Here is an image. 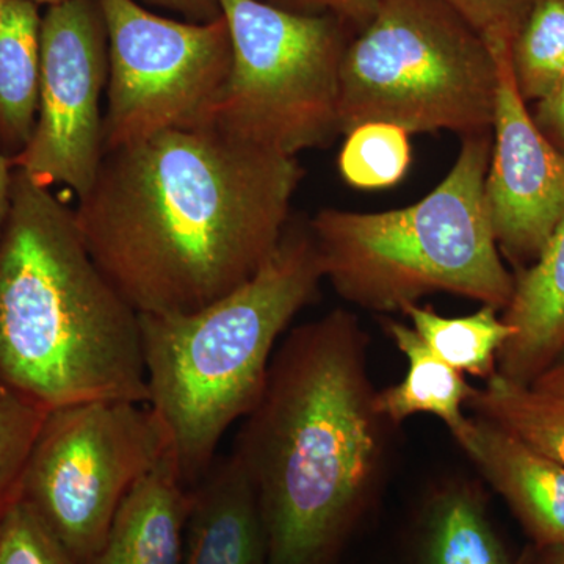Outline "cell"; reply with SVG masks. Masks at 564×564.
<instances>
[{"label":"cell","instance_id":"cell-4","mask_svg":"<svg viewBox=\"0 0 564 564\" xmlns=\"http://www.w3.org/2000/svg\"><path fill=\"white\" fill-rule=\"evenodd\" d=\"M322 280L310 221L292 217L272 258L236 291L191 314H140L147 406L188 488L217 459L223 434L258 404L278 340Z\"/></svg>","mask_w":564,"mask_h":564},{"label":"cell","instance_id":"cell-18","mask_svg":"<svg viewBox=\"0 0 564 564\" xmlns=\"http://www.w3.org/2000/svg\"><path fill=\"white\" fill-rule=\"evenodd\" d=\"M421 564H514L473 485L456 481L430 499L422 522Z\"/></svg>","mask_w":564,"mask_h":564},{"label":"cell","instance_id":"cell-3","mask_svg":"<svg viewBox=\"0 0 564 564\" xmlns=\"http://www.w3.org/2000/svg\"><path fill=\"white\" fill-rule=\"evenodd\" d=\"M0 377L47 411L150 397L140 314L93 261L74 210L17 169L0 231Z\"/></svg>","mask_w":564,"mask_h":564},{"label":"cell","instance_id":"cell-11","mask_svg":"<svg viewBox=\"0 0 564 564\" xmlns=\"http://www.w3.org/2000/svg\"><path fill=\"white\" fill-rule=\"evenodd\" d=\"M491 51L499 79L485 202L500 254L521 270L564 220V154L538 129L518 90L511 47Z\"/></svg>","mask_w":564,"mask_h":564},{"label":"cell","instance_id":"cell-20","mask_svg":"<svg viewBox=\"0 0 564 564\" xmlns=\"http://www.w3.org/2000/svg\"><path fill=\"white\" fill-rule=\"evenodd\" d=\"M466 410L502 426L534 451L564 466V399L500 373L474 388Z\"/></svg>","mask_w":564,"mask_h":564},{"label":"cell","instance_id":"cell-21","mask_svg":"<svg viewBox=\"0 0 564 564\" xmlns=\"http://www.w3.org/2000/svg\"><path fill=\"white\" fill-rule=\"evenodd\" d=\"M511 70L527 104L564 76V0H534L511 46Z\"/></svg>","mask_w":564,"mask_h":564},{"label":"cell","instance_id":"cell-5","mask_svg":"<svg viewBox=\"0 0 564 564\" xmlns=\"http://www.w3.org/2000/svg\"><path fill=\"white\" fill-rule=\"evenodd\" d=\"M492 133L462 139L451 172L411 206L383 212L326 207L310 220L323 278L361 310L402 313L432 293L503 311L514 274L505 265L485 202Z\"/></svg>","mask_w":564,"mask_h":564},{"label":"cell","instance_id":"cell-15","mask_svg":"<svg viewBox=\"0 0 564 564\" xmlns=\"http://www.w3.org/2000/svg\"><path fill=\"white\" fill-rule=\"evenodd\" d=\"M191 488L169 455L140 478L88 564H182Z\"/></svg>","mask_w":564,"mask_h":564},{"label":"cell","instance_id":"cell-8","mask_svg":"<svg viewBox=\"0 0 564 564\" xmlns=\"http://www.w3.org/2000/svg\"><path fill=\"white\" fill-rule=\"evenodd\" d=\"M165 455L161 425L141 403L57 408L33 444L21 500L77 562L88 564L133 485Z\"/></svg>","mask_w":564,"mask_h":564},{"label":"cell","instance_id":"cell-17","mask_svg":"<svg viewBox=\"0 0 564 564\" xmlns=\"http://www.w3.org/2000/svg\"><path fill=\"white\" fill-rule=\"evenodd\" d=\"M383 325L406 358L408 370L399 384L377 392L378 413L393 426L414 415L429 414L443 421L451 434L458 432L466 422L464 411L474 386L467 383L463 373L437 358L413 326L389 318H384Z\"/></svg>","mask_w":564,"mask_h":564},{"label":"cell","instance_id":"cell-22","mask_svg":"<svg viewBox=\"0 0 564 564\" xmlns=\"http://www.w3.org/2000/svg\"><path fill=\"white\" fill-rule=\"evenodd\" d=\"M340 176L361 191L393 187L411 165L410 133L389 122H366L345 133Z\"/></svg>","mask_w":564,"mask_h":564},{"label":"cell","instance_id":"cell-32","mask_svg":"<svg viewBox=\"0 0 564 564\" xmlns=\"http://www.w3.org/2000/svg\"><path fill=\"white\" fill-rule=\"evenodd\" d=\"M32 2L39 3V6L51 7L55 3L65 2V0H32Z\"/></svg>","mask_w":564,"mask_h":564},{"label":"cell","instance_id":"cell-29","mask_svg":"<svg viewBox=\"0 0 564 564\" xmlns=\"http://www.w3.org/2000/svg\"><path fill=\"white\" fill-rule=\"evenodd\" d=\"M530 386L538 389V391L552 393V395L563 397L564 399V350Z\"/></svg>","mask_w":564,"mask_h":564},{"label":"cell","instance_id":"cell-19","mask_svg":"<svg viewBox=\"0 0 564 564\" xmlns=\"http://www.w3.org/2000/svg\"><path fill=\"white\" fill-rule=\"evenodd\" d=\"M499 313L488 304L463 317H444L421 304H410L402 311L437 358L459 373L484 381L497 373L499 352L514 334Z\"/></svg>","mask_w":564,"mask_h":564},{"label":"cell","instance_id":"cell-14","mask_svg":"<svg viewBox=\"0 0 564 564\" xmlns=\"http://www.w3.org/2000/svg\"><path fill=\"white\" fill-rule=\"evenodd\" d=\"M502 318L514 329L497 359V373L530 386L564 350V220L536 261L516 270Z\"/></svg>","mask_w":564,"mask_h":564},{"label":"cell","instance_id":"cell-31","mask_svg":"<svg viewBox=\"0 0 564 564\" xmlns=\"http://www.w3.org/2000/svg\"><path fill=\"white\" fill-rule=\"evenodd\" d=\"M527 564H564V545L556 547H536L532 560Z\"/></svg>","mask_w":564,"mask_h":564},{"label":"cell","instance_id":"cell-24","mask_svg":"<svg viewBox=\"0 0 564 564\" xmlns=\"http://www.w3.org/2000/svg\"><path fill=\"white\" fill-rule=\"evenodd\" d=\"M0 564L80 563L20 499L0 521Z\"/></svg>","mask_w":564,"mask_h":564},{"label":"cell","instance_id":"cell-12","mask_svg":"<svg viewBox=\"0 0 564 564\" xmlns=\"http://www.w3.org/2000/svg\"><path fill=\"white\" fill-rule=\"evenodd\" d=\"M536 547L564 545V466L502 426L473 415L452 434Z\"/></svg>","mask_w":564,"mask_h":564},{"label":"cell","instance_id":"cell-30","mask_svg":"<svg viewBox=\"0 0 564 564\" xmlns=\"http://www.w3.org/2000/svg\"><path fill=\"white\" fill-rule=\"evenodd\" d=\"M14 166L10 158L0 152V231L9 217L11 191H13Z\"/></svg>","mask_w":564,"mask_h":564},{"label":"cell","instance_id":"cell-1","mask_svg":"<svg viewBox=\"0 0 564 564\" xmlns=\"http://www.w3.org/2000/svg\"><path fill=\"white\" fill-rule=\"evenodd\" d=\"M299 158L217 128L106 152L74 210L85 247L139 314H191L250 281L291 221Z\"/></svg>","mask_w":564,"mask_h":564},{"label":"cell","instance_id":"cell-13","mask_svg":"<svg viewBox=\"0 0 564 564\" xmlns=\"http://www.w3.org/2000/svg\"><path fill=\"white\" fill-rule=\"evenodd\" d=\"M182 564H270L258 496L232 454L191 488Z\"/></svg>","mask_w":564,"mask_h":564},{"label":"cell","instance_id":"cell-9","mask_svg":"<svg viewBox=\"0 0 564 564\" xmlns=\"http://www.w3.org/2000/svg\"><path fill=\"white\" fill-rule=\"evenodd\" d=\"M109 35L106 152L173 129L206 128L228 80L225 17L177 21L137 0H99Z\"/></svg>","mask_w":564,"mask_h":564},{"label":"cell","instance_id":"cell-26","mask_svg":"<svg viewBox=\"0 0 564 564\" xmlns=\"http://www.w3.org/2000/svg\"><path fill=\"white\" fill-rule=\"evenodd\" d=\"M278 9L303 14H332L358 33L372 21L381 0H265Z\"/></svg>","mask_w":564,"mask_h":564},{"label":"cell","instance_id":"cell-6","mask_svg":"<svg viewBox=\"0 0 564 564\" xmlns=\"http://www.w3.org/2000/svg\"><path fill=\"white\" fill-rule=\"evenodd\" d=\"M497 62L443 0H381L340 70V135L366 122L408 133H492Z\"/></svg>","mask_w":564,"mask_h":564},{"label":"cell","instance_id":"cell-10","mask_svg":"<svg viewBox=\"0 0 564 564\" xmlns=\"http://www.w3.org/2000/svg\"><path fill=\"white\" fill-rule=\"evenodd\" d=\"M109 84V35L99 0H65L41 20L39 117L13 166L44 187L90 191L104 148L101 96Z\"/></svg>","mask_w":564,"mask_h":564},{"label":"cell","instance_id":"cell-23","mask_svg":"<svg viewBox=\"0 0 564 564\" xmlns=\"http://www.w3.org/2000/svg\"><path fill=\"white\" fill-rule=\"evenodd\" d=\"M47 413L0 377V521L21 499L25 466Z\"/></svg>","mask_w":564,"mask_h":564},{"label":"cell","instance_id":"cell-2","mask_svg":"<svg viewBox=\"0 0 564 564\" xmlns=\"http://www.w3.org/2000/svg\"><path fill=\"white\" fill-rule=\"evenodd\" d=\"M367 351L350 311L296 326L243 419L232 455L258 496L270 564H333L377 499L393 425L375 404Z\"/></svg>","mask_w":564,"mask_h":564},{"label":"cell","instance_id":"cell-7","mask_svg":"<svg viewBox=\"0 0 564 564\" xmlns=\"http://www.w3.org/2000/svg\"><path fill=\"white\" fill-rule=\"evenodd\" d=\"M232 44L228 80L209 126L282 155L340 135V70L355 32L332 14H303L265 0H220Z\"/></svg>","mask_w":564,"mask_h":564},{"label":"cell","instance_id":"cell-25","mask_svg":"<svg viewBox=\"0 0 564 564\" xmlns=\"http://www.w3.org/2000/svg\"><path fill=\"white\" fill-rule=\"evenodd\" d=\"M489 47L513 46L534 0H443Z\"/></svg>","mask_w":564,"mask_h":564},{"label":"cell","instance_id":"cell-16","mask_svg":"<svg viewBox=\"0 0 564 564\" xmlns=\"http://www.w3.org/2000/svg\"><path fill=\"white\" fill-rule=\"evenodd\" d=\"M41 20L32 0H0V152L17 159L39 117Z\"/></svg>","mask_w":564,"mask_h":564},{"label":"cell","instance_id":"cell-27","mask_svg":"<svg viewBox=\"0 0 564 564\" xmlns=\"http://www.w3.org/2000/svg\"><path fill=\"white\" fill-rule=\"evenodd\" d=\"M532 117L545 139L564 154V76L533 102Z\"/></svg>","mask_w":564,"mask_h":564},{"label":"cell","instance_id":"cell-28","mask_svg":"<svg viewBox=\"0 0 564 564\" xmlns=\"http://www.w3.org/2000/svg\"><path fill=\"white\" fill-rule=\"evenodd\" d=\"M143 3L173 11L191 22H210L223 14L220 0H143Z\"/></svg>","mask_w":564,"mask_h":564}]
</instances>
